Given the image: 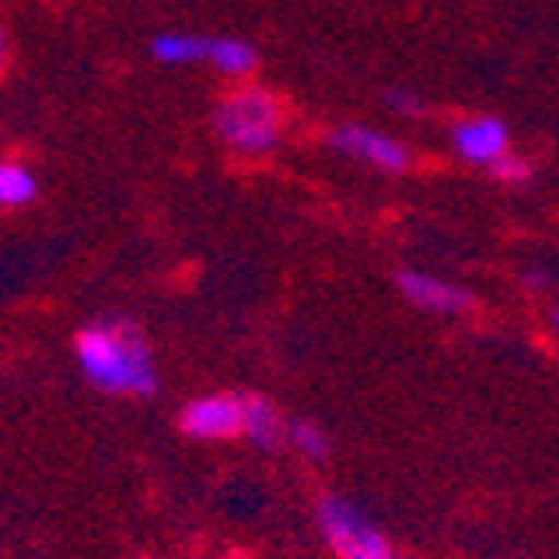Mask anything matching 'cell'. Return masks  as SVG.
Listing matches in <instances>:
<instances>
[{
  "label": "cell",
  "instance_id": "cell-1",
  "mask_svg": "<svg viewBox=\"0 0 559 559\" xmlns=\"http://www.w3.org/2000/svg\"><path fill=\"white\" fill-rule=\"evenodd\" d=\"M75 360L86 383L106 395H130L145 400L157 395V364H153L150 336L130 318H98L86 321L75 333Z\"/></svg>",
  "mask_w": 559,
  "mask_h": 559
},
{
  "label": "cell",
  "instance_id": "cell-2",
  "mask_svg": "<svg viewBox=\"0 0 559 559\" xmlns=\"http://www.w3.org/2000/svg\"><path fill=\"white\" fill-rule=\"evenodd\" d=\"M215 138L239 157H262L282 141V103L266 86L242 83L219 98L212 114Z\"/></svg>",
  "mask_w": 559,
  "mask_h": 559
},
{
  "label": "cell",
  "instance_id": "cell-3",
  "mask_svg": "<svg viewBox=\"0 0 559 559\" xmlns=\"http://www.w3.org/2000/svg\"><path fill=\"white\" fill-rule=\"evenodd\" d=\"M318 528L336 559H395L392 540L360 509H353L345 497H333V493L321 497Z\"/></svg>",
  "mask_w": 559,
  "mask_h": 559
},
{
  "label": "cell",
  "instance_id": "cell-4",
  "mask_svg": "<svg viewBox=\"0 0 559 559\" xmlns=\"http://www.w3.org/2000/svg\"><path fill=\"white\" fill-rule=\"evenodd\" d=\"M180 435L197 442H231L242 439V395L215 392L192 400L177 419Z\"/></svg>",
  "mask_w": 559,
  "mask_h": 559
},
{
  "label": "cell",
  "instance_id": "cell-5",
  "mask_svg": "<svg viewBox=\"0 0 559 559\" xmlns=\"http://www.w3.org/2000/svg\"><path fill=\"white\" fill-rule=\"evenodd\" d=\"M329 150L345 153V157H353V160H368V165L383 168V173H403V168L411 165L407 145H400V141L380 130L356 126V121H348V126L329 133Z\"/></svg>",
  "mask_w": 559,
  "mask_h": 559
},
{
  "label": "cell",
  "instance_id": "cell-6",
  "mask_svg": "<svg viewBox=\"0 0 559 559\" xmlns=\"http://www.w3.org/2000/svg\"><path fill=\"white\" fill-rule=\"evenodd\" d=\"M395 286L400 294L411 301L415 309H427V313H442V318H457V313H466L474 309V294L454 282H442L435 274H423V271H400L395 274Z\"/></svg>",
  "mask_w": 559,
  "mask_h": 559
},
{
  "label": "cell",
  "instance_id": "cell-7",
  "mask_svg": "<svg viewBox=\"0 0 559 559\" xmlns=\"http://www.w3.org/2000/svg\"><path fill=\"white\" fill-rule=\"evenodd\" d=\"M454 150L469 165L493 168V160H501L509 153V130H504V121L493 118V114L462 118L454 126Z\"/></svg>",
  "mask_w": 559,
  "mask_h": 559
},
{
  "label": "cell",
  "instance_id": "cell-8",
  "mask_svg": "<svg viewBox=\"0 0 559 559\" xmlns=\"http://www.w3.org/2000/svg\"><path fill=\"white\" fill-rule=\"evenodd\" d=\"M242 439L254 450H266V454L289 442V423L282 419V411L266 395L242 392Z\"/></svg>",
  "mask_w": 559,
  "mask_h": 559
},
{
  "label": "cell",
  "instance_id": "cell-9",
  "mask_svg": "<svg viewBox=\"0 0 559 559\" xmlns=\"http://www.w3.org/2000/svg\"><path fill=\"white\" fill-rule=\"evenodd\" d=\"M150 56L165 67L212 63V39L192 36V32H160L150 39Z\"/></svg>",
  "mask_w": 559,
  "mask_h": 559
},
{
  "label": "cell",
  "instance_id": "cell-10",
  "mask_svg": "<svg viewBox=\"0 0 559 559\" xmlns=\"http://www.w3.org/2000/svg\"><path fill=\"white\" fill-rule=\"evenodd\" d=\"M259 63V51H254L247 39L239 36H212V67L219 75L247 79Z\"/></svg>",
  "mask_w": 559,
  "mask_h": 559
},
{
  "label": "cell",
  "instance_id": "cell-11",
  "mask_svg": "<svg viewBox=\"0 0 559 559\" xmlns=\"http://www.w3.org/2000/svg\"><path fill=\"white\" fill-rule=\"evenodd\" d=\"M36 200V177L28 165L20 160H4L0 165V204L4 207H24Z\"/></svg>",
  "mask_w": 559,
  "mask_h": 559
},
{
  "label": "cell",
  "instance_id": "cell-12",
  "mask_svg": "<svg viewBox=\"0 0 559 559\" xmlns=\"http://www.w3.org/2000/svg\"><path fill=\"white\" fill-rule=\"evenodd\" d=\"M289 447L298 450V454H306L309 462H325L333 442H329V435L318 427V423L294 419V423H289Z\"/></svg>",
  "mask_w": 559,
  "mask_h": 559
},
{
  "label": "cell",
  "instance_id": "cell-13",
  "mask_svg": "<svg viewBox=\"0 0 559 559\" xmlns=\"http://www.w3.org/2000/svg\"><path fill=\"white\" fill-rule=\"evenodd\" d=\"M493 180H501V185H524V180L532 177V165L524 157H516V153H504L501 160H493Z\"/></svg>",
  "mask_w": 559,
  "mask_h": 559
},
{
  "label": "cell",
  "instance_id": "cell-14",
  "mask_svg": "<svg viewBox=\"0 0 559 559\" xmlns=\"http://www.w3.org/2000/svg\"><path fill=\"white\" fill-rule=\"evenodd\" d=\"M388 103H392L395 110H403V114H419L423 110V106L415 103V98H411L407 91H392V94H388Z\"/></svg>",
  "mask_w": 559,
  "mask_h": 559
},
{
  "label": "cell",
  "instance_id": "cell-15",
  "mask_svg": "<svg viewBox=\"0 0 559 559\" xmlns=\"http://www.w3.org/2000/svg\"><path fill=\"white\" fill-rule=\"evenodd\" d=\"M227 559H251L247 551H227Z\"/></svg>",
  "mask_w": 559,
  "mask_h": 559
},
{
  "label": "cell",
  "instance_id": "cell-16",
  "mask_svg": "<svg viewBox=\"0 0 559 559\" xmlns=\"http://www.w3.org/2000/svg\"><path fill=\"white\" fill-rule=\"evenodd\" d=\"M556 325H559V309H556Z\"/></svg>",
  "mask_w": 559,
  "mask_h": 559
}]
</instances>
